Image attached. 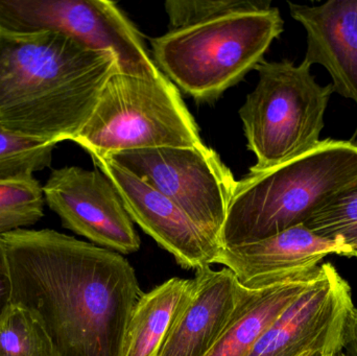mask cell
<instances>
[{"mask_svg":"<svg viewBox=\"0 0 357 356\" xmlns=\"http://www.w3.org/2000/svg\"><path fill=\"white\" fill-rule=\"evenodd\" d=\"M337 356H349V355H346V353H344L343 351H342V353H340L339 355H337Z\"/></svg>","mask_w":357,"mask_h":356,"instance_id":"d4e9b609","label":"cell"},{"mask_svg":"<svg viewBox=\"0 0 357 356\" xmlns=\"http://www.w3.org/2000/svg\"><path fill=\"white\" fill-rule=\"evenodd\" d=\"M291 16L303 25L307 49L303 62L325 67L333 92L357 106V0H329L320 6L287 2Z\"/></svg>","mask_w":357,"mask_h":356,"instance_id":"4fadbf2b","label":"cell"},{"mask_svg":"<svg viewBox=\"0 0 357 356\" xmlns=\"http://www.w3.org/2000/svg\"><path fill=\"white\" fill-rule=\"evenodd\" d=\"M54 146L0 125V180L33 176L50 167Z\"/></svg>","mask_w":357,"mask_h":356,"instance_id":"d6986e66","label":"cell"},{"mask_svg":"<svg viewBox=\"0 0 357 356\" xmlns=\"http://www.w3.org/2000/svg\"><path fill=\"white\" fill-rule=\"evenodd\" d=\"M349 350V356H357V307H354L348 318L345 330V346Z\"/></svg>","mask_w":357,"mask_h":356,"instance_id":"7402d4cb","label":"cell"},{"mask_svg":"<svg viewBox=\"0 0 357 356\" xmlns=\"http://www.w3.org/2000/svg\"><path fill=\"white\" fill-rule=\"evenodd\" d=\"M312 67L289 60L262 61L255 89L239 110L248 148L255 155L250 173L282 164L321 141L333 85L317 83Z\"/></svg>","mask_w":357,"mask_h":356,"instance_id":"8992f818","label":"cell"},{"mask_svg":"<svg viewBox=\"0 0 357 356\" xmlns=\"http://www.w3.org/2000/svg\"><path fill=\"white\" fill-rule=\"evenodd\" d=\"M325 240L349 247L357 258V182L314 211L303 224Z\"/></svg>","mask_w":357,"mask_h":356,"instance_id":"e0dca14e","label":"cell"},{"mask_svg":"<svg viewBox=\"0 0 357 356\" xmlns=\"http://www.w3.org/2000/svg\"><path fill=\"white\" fill-rule=\"evenodd\" d=\"M44 206L43 186L33 176L0 180V235L35 225Z\"/></svg>","mask_w":357,"mask_h":356,"instance_id":"2e32d148","label":"cell"},{"mask_svg":"<svg viewBox=\"0 0 357 356\" xmlns=\"http://www.w3.org/2000/svg\"><path fill=\"white\" fill-rule=\"evenodd\" d=\"M169 31L184 29L224 15L243 10H266V0H169L165 4Z\"/></svg>","mask_w":357,"mask_h":356,"instance_id":"ffe728a7","label":"cell"},{"mask_svg":"<svg viewBox=\"0 0 357 356\" xmlns=\"http://www.w3.org/2000/svg\"><path fill=\"white\" fill-rule=\"evenodd\" d=\"M283 25L273 6L224 15L151 40L153 60L185 93L213 102L264 61Z\"/></svg>","mask_w":357,"mask_h":356,"instance_id":"277c9868","label":"cell"},{"mask_svg":"<svg viewBox=\"0 0 357 356\" xmlns=\"http://www.w3.org/2000/svg\"><path fill=\"white\" fill-rule=\"evenodd\" d=\"M0 356H58L37 318L13 304L0 322Z\"/></svg>","mask_w":357,"mask_h":356,"instance_id":"ac0fdd59","label":"cell"},{"mask_svg":"<svg viewBox=\"0 0 357 356\" xmlns=\"http://www.w3.org/2000/svg\"><path fill=\"white\" fill-rule=\"evenodd\" d=\"M333 254L351 257V250L298 225L258 242L222 248L215 263L230 270L243 288L260 290L314 271Z\"/></svg>","mask_w":357,"mask_h":356,"instance_id":"8fae6325","label":"cell"},{"mask_svg":"<svg viewBox=\"0 0 357 356\" xmlns=\"http://www.w3.org/2000/svg\"><path fill=\"white\" fill-rule=\"evenodd\" d=\"M357 182V144L327 138L307 152L237 181L220 235L222 248L303 225Z\"/></svg>","mask_w":357,"mask_h":356,"instance_id":"3957f363","label":"cell"},{"mask_svg":"<svg viewBox=\"0 0 357 356\" xmlns=\"http://www.w3.org/2000/svg\"><path fill=\"white\" fill-rule=\"evenodd\" d=\"M339 353L340 351L331 350V349H312V350L305 351L299 356H335Z\"/></svg>","mask_w":357,"mask_h":356,"instance_id":"603a6c76","label":"cell"},{"mask_svg":"<svg viewBox=\"0 0 357 356\" xmlns=\"http://www.w3.org/2000/svg\"><path fill=\"white\" fill-rule=\"evenodd\" d=\"M12 280L6 258V247L0 235V322L12 307Z\"/></svg>","mask_w":357,"mask_h":356,"instance_id":"44dd1931","label":"cell"},{"mask_svg":"<svg viewBox=\"0 0 357 356\" xmlns=\"http://www.w3.org/2000/svg\"><path fill=\"white\" fill-rule=\"evenodd\" d=\"M43 192L46 204L59 215L63 227L119 254L139 250V235L119 192L98 167L52 169Z\"/></svg>","mask_w":357,"mask_h":356,"instance_id":"ba28073f","label":"cell"},{"mask_svg":"<svg viewBox=\"0 0 357 356\" xmlns=\"http://www.w3.org/2000/svg\"><path fill=\"white\" fill-rule=\"evenodd\" d=\"M91 158L116 188L133 223L171 253L183 269L197 271L215 263L222 247L206 235L173 201L110 159L98 155Z\"/></svg>","mask_w":357,"mask_h":356,"instance_id":"30bf717a","label":"cell"},{"mask_svg":"<svg viewBox=\"0 0 357 356\" xmlns=\"http://www.w3.org/2000/svg\"><path fill=\"white\" fill-rule=\"evenodd\" d=\"M117 71L113 52L69 36L0 31V125L50 144L73 141Z\"/></svg>","mask_w":357,"mask_h":356,"instance_id":"7a4b0ae2","label":"cell"},{"mask_svg":"<svg viewBox=\"0 0 357 356\" xmlns=\"http://www.w3.org/2000/svg\"><path fill=\"white\" fill-rule=\"evenodd\" d=\"M351 286L331 263L316 281L260 336L248 356H299L312 349L343 351Z\"/></svg>","mask_w":357,"mask_h":356,"instance_id":"9c48e42d","label":"cell"},{"mask_svg":"<svg viewBox=\"0 0 357 356\" xmlns=\"http://www.w3.org/2000/svg\"><path fill=\"white\" fill-rule=\"evenodd\" d=\"M320 267L291 281L270 288H243L230 322L205 356H248L279 316L316 281Z\"/></svg>","mask_w":357,"mask_h":356,"instance_id":"5bb4252c","label":"cell"},{"mask_svg":"<svg viewBox=\"0 0 357 356\" xmlns=\"http://www.w3.org/2000/svg\"><path fill=\"white\" fill-rule=\"evenodd\" d=\"M351 140L354 142H356L357 141V127H356V132H354V138H352Z\"/></svg>","mask_w":357,"mask_h":356,"instance_id":"cb8c5ba5","label":"cell"},{"mask_svg":"<svg viewBox=\"0 0 357 356\" xmlns=\"http://www.w3.org/2000/svg\"><path fill=\"white\" fill-rule=\"evenodd\" d=\"M73 142L90 156L204 144L180 92L162 72L113 73L88 123Z\"/></svg>","mask_w":357,"mask_h":356,"instance_id":"5b68a950","label":"cell"},{"mask_svg":"<svg viewBox=\"0 0 357 356\" xmlns=\"http://www.w3.org/2000/svg\"><path fill=\"white\" fill-rule=\"evenodd\" d=\"M106 158L173 201L222 247L220 235L237 181L215 150L203 144L128 150Z\"/></svg>","mask_w":357,"mask_h":356,"instance_id":"52a82bcc","label":"cell"},{"mask_svg":"<svg viewBox=\"0 0 357 356\" xmlns=\"http://www.w3.org/2000/svg\"><path fill=\"white\" fill-rule=\"evenodd\" d=\"M1 236L12 303L37 318L58 356H123L142 294L128 259L54 230Z\"/></svg>","mask_w":357,"mask_h":356,"instance_id":"6da1fadb","label":"cell"},{"mask_svg":"<svg viewBox=\"0 0 357 356\" xmlns=\"http://www.w3.org/2000/svg\"><path fill=\"white\" fill-rule=\"evenodd\" d=\"M335 356H337V355H335Z\"/></svg>","mask_w":357,"mask_h":356,"instance_id":"484cf974","label":"cell"},{"mask_svg":"<svg viewBox=\"0 0 357 356\" xmlns=\"http://www.w3.org/2000/svg\"><path fill=\"white\" fill-rule=\"evenodd\" d=\"M190 292L172 323L159 356H205L238 304L243 286L230 270H197Z\"/></svg>","mask_w":357,"mask_h":356,"instance_id":"7c38bea8","label":"cell"},{"mask_svg":"<svg viewBox=\"0 0 357 356\" xmlns=\"http://www.w3.org/2000/svg\"><path fill=\"white\" fill-rule=\"evenodd\" d=\"M191 286L192 280L175 277L142 293L130 318L123 356H159Z\"/></svg>","mask_w":357,"mask_h":356,"instance_id":"9a60e30c","label":"cell"}]
</instances>
